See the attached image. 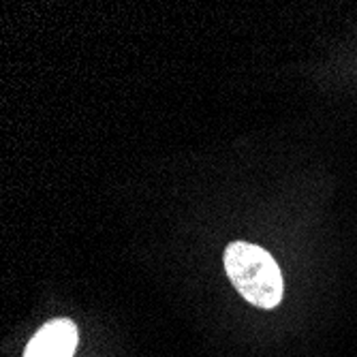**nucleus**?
I'll return each mask as SVG.
<instances>
[{"instance_id": "2", "label": "nucleus", "mask_w": 357, "mask_h": 357, "mask_svg": "<svg viewBox=\"0 0 357 357\" xmlns=\"http://www.w3.org/2000/svg\"><path fill=\"white\" fill-rule=\"evenodd\" d=\"M77 340L79 334L71 319H54L32 336L24 357H73Z\"/></svg>"}, {"instance_id": "1", "label": "nucleus", "mask_w": 357, "mask_h": 357, "mask_svg": "<svg viewBox=\"0 0 357 357\" xmlns=\"http://www.w3.org/2000/svg\"><path fill=\"white\" fill-rule=\"evenodd\" d=\"M222 264L227 276L246 302L266 310L280 304L284 294L282 274L266 248L248 242H234L227 246Z\"/></svg>"}]
</instances>
